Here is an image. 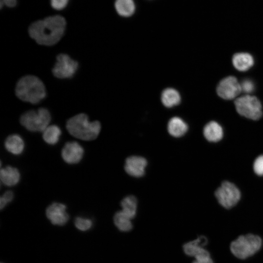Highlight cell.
Returning a JSON list of instances; mask_svg holds the SVG:
<instances>
[{"mask_svg": "<svg viewBox=\"0 0 263 263\" xmlns=\"http://www.w3.org/2000/svg\"><path fill=\"white\" fill-rule=\"evenodd\" d=\"M215 194L219 203L226 208H229L235 206L241 196L238 188L228 181L223 182L216 190Z\"/></svg>", "mask_w": 263, "mask_h": 263, "instance_id": "cell-8", "label": "cell"}, {"mask_svg": "<svg viewBox=\"0 0 263 263\" xmlns=\"http://www.w3.org/2000/svg\"><path fill=\"white\" fill-rule=\"evenodd\" d=\"M147 164V161L145 158L139 156H132L126 159L125 169L131 176L140 177L144 175Z\"/></svg>", "mask_w": 263, "mask_h": 263, "instance_id": "cell-13", "label": "cell"}, {"mask_svg": "<svg viewBox=\"0 0 263 263\" xmlns=\"http://www.w3.org/2000/svg\"><path fill=\"white\" fill-rule=\"evenodd\" d=\"M205 138L209 141L217 142L223 137L221 126L215 121H210L205 126L203 131Z\"/></svg>", "mask_w": 263, "mask_h": 263, "instance_id": "cell-18", "label": "cell"}, {"mask_svg": "<svg viewBox=\"0 0 263 263\" xmlns=\"http://www.w3.org/2000/svg\"><path fill=\"white\" fill-rule=\"evenodd\" d=\"M14 198V193L11 190H8L5 192L0 197V208L1 209L5 207L11 202Z\"/></svg>", "mask_w": 263, "mask_h": 263, "instance_id": "cell-25", "label": "cell"}, {"mask_svg": "<svg viewBox=\"0 0 263 263\" xmlns=\"http://www.w3.org/2000/svg\"><path fill=\"white\" fill-rule=\"evenodd\" d=\"M51 115L49 111L41 107L24 112L20 117L21 125L32 132H43L49 125Z\"/></svg>", "mask_w": 263, "mask_h": 263, "instance_id": "cell-4", "label": "cell"}, {"mask_svg": "<svg viewBox=\"0 0 263 263\" xmlns=\"http://www.w3.org/2000/svg\"><path fill=\"white\" fill-rule=\"evenodd\" d=\"M242 91L240 83L237 78L229 76L223 79L217 87L218 95L225 99H232Z\"/></svg>", "mask_w": 263, "mask_h": 263, "instance_id": "cell-10", "label": "cell"}, {"mask_svg": "<svg viewBox=\"0 0 263 263\" xmlns=\"http://www.w3.org/2000/svg\"><path fill=\"white\" fill-rule=\"evenodd\" d=\"M78 63L68 55L60 53L56 57V62L52 68L54 76L59 79L73 77L77 71Z\"/></svg>", "mask_w": 263, "mask_h": 263, "instance_id": "cell-7", "label": "cell"}, {"mask_svg": "<svg viewBox=\"0 0 263 263\" xmlns=\"http://www.w3.org/2000/svg\"><path fill=\"white\" fill-rule=\"evenodd\" d=\"M16 96L22 101L37 104L46 96V87L38 77L26 75L17 82L15 88Z\"/></svg>", "mask_w": 263, "mask_h": 263, "instance_id": "cell-2", "label": "cell"}, {"mask_svg": "<svg viewBox=\"0 0 263 263\" xmlns=\"http://www.w3.org/2000/svg\"><path fill=\"white\" fill-rule=\"evenodd\" d=\"M131 219L121 210L115 213L113 216V222L117 228L121 232L130 231L133 227Z\"/></svg>", "mask_w": 263, "mask_h": 263, "instance_id": "cell-22", "label": "cell"}, {"mask_svg": "<svg viewBox=\"0 0 263 263\" xmlns=\"http://www.w3.org/2000/svg\"><path fill=\"white\" fill-rule=\"evenodd\" d=\"M75 225L77 229L84 231L91 228L93 223L89 219L77 217L75 219Z\"/></svg>", "mask_w": 263, "mask_h": 263, "instance_id": "cell-24", "label": "cell"}, {"mask_svg": "<svg viewBox=\"0 0 263 263\" xmlns=\"http://www.w3.org/2000/svg\"><path fill=\"white\" fill-rule=\"evenodd\" d=\"M161 102L166 107L171 108L178 105L181 101L179 92L174 88L165 89L161 94Z\"/></svg>", "mask_w": 263, "mask_h": 263, "instance_id": "cell-19", "label": "cell"}, {"mask_svg": "<svg viewBox=\"0 0 263 263\" xmlns=\"http://www.w3.org/2000/svg\"><path fill=\"white\" fill-rule=\"evenodd\" d=\"M234 67L240 71H245L254 64V59L251 55L247 53L235 54L232 57Z\"/></svg>", "mask_w": 263, "mask_h": 263, "instance_id": "cell-17", "label": "cell"}, {"mask_svg": "<svg viewBox=\"0 0 263 263\" xmlns=\"http://www.w3.org/2000/svg\"><path fill=\"white\" fill-rule=\"evenodd\" d=\"M19 170L11 166H7L0 169V178L1 182L8 187L16 185L20 180Z\"/></svg>", "mask_w": 263, "mask_h": 263, "instance_id": "cell-15", "label": "cell"}, {"mask_svg": "<svg viewBox=\"0 0 263 263\" xmlns=\"http://www.w3.org/2000/svg\"><path fill=\"white\" fill-rule=\"evenodd\" d=\"M66 206L62 203L54 202L49 205L46 210L47 218L55 225H63L69 220Z\"/></svg>", "mask_w": 263, "mask_h": 263, "instance_id": "cell-11", "label": "cell"}, {"mask_svg": "<svg viewBox=\"0 0 263 263\" xmlns=\"http://www.w3.org/2000/svg\"><path fill=\"white\" fill-rule=\"evenodd\" d=\"M42 132L44 141L50 145L57 144L61 135L60 128L56 125H49Z\"/></svg>", "mask_w": 263, "mask_h": 263, "instance_id": "cell-20", "label": "cell"}, {"mask_svg": "<svg viewBox=\"0 0 263 263\" xmlns=\"http://www.w3.org/2000/svg\"><path fill=\"white\" fill-rule=\"evenodd\" d=\"M188 130L187 124L179 117H172L168 122V132L174 137H180L183 136Z\"/></svg>", "mask_w": 263, "mask_h": 263, "instance_id": "cell-16", "label": "cell"}, {"mask_svg": "<svg viewBox=\"0 0 263 263\" xmlns=\"http://www.w3.org/2000/svg\"><path fill=\"white\" fill-rule=\"evenodd\" d=\"M192 263H213L212 259L205 261H197L194 260Z\"/></svg>", "mask_w": 263, "mask_h": 263, "instance_id": "cell-30", "label": "cell"}, {"mask_svg": "<svg viewBox=\"0 0 263 263\" xmlns=\"http://www.w3.org/2000/svg\"><path fill=\"white\" fill-rule=\"evenodd\" d=\"M4 147L10 153L19 155L23 152L25 144L23 139L19 135L13 134L6 138L4 142Z\"/></svg>", "mask_w": 263, "mask_h": 263, "instance_id": "cell-14", "label": "cell"}, {"mask_svg": "<svg viewBox=\"0 0 263 263\" xmlns=\"http://www.w3.org/2000/svg\"><path fill=\"white\" fill-rule=\"evenodd\" d=\"M66 126L71 135L84 141H91L96 138L101 128L99 121H90L88 116L83 113L77 114L69 118Z\"/></svg>", "mask_w": 263, "mask_h": 263, "instance_id": "cell-3", "label": "cell"}, {"mask_svg": "<svg viewBox=\"0 0 263 263\" xmlns=\"http://www.w3.org/2000/svg\"><path fill=\"white\" fill-rule=\"evenodd\" d=\"M52 7L57 10L64 9L67 5L69 0H50Z\"/></svg>", "mask_w": 263, "mask_h": 263, "instance_id": "cell-28", "label": "cell"}, {"mask_svg": "<svg viewBox=\"0 0 263 263\" xmlns=\"http://www.w3.org/2000/svg\"><path fill=\"white\" fill-rule=\"evenodd\" d=\"M253 169L259 175H263V155L258 156L254 161Z\"/></svg>", "mask_w": 263, "mask_h": 263, "instance_id": "cell-26", "label": "cell"}, {"mask_svg": "<svg viewBox=\"0 0 263 263\" xmlns=\"http://www.w3.org/2000/svg\"><path fill=\"white\" fill-rule=\"evenodd\" d=\"M262 245V240L252 234L241 235L230 244V250L236 257L246 259L257 252Z\"/></svg>", "mask_w": 263, "mask_h": 263, "instance_id": "cell-5", "label": "cell"}, {"mask_svg": "<svg viewBox=\"0 0 263 263\" xmlns=\"http://www.w3.org/2000/svg\"><path fill=\"white\" fill-rule=\"evenodd\" d=\"M235 105L237 112L246 118L257 120L262 115L261 104L255 96H241L235 100Z\"/></svg>", "mask_w": 263, "mask_h": 263, "instance_id": "cell-6", "label": "cell"}, {"mask_svg": "<svg viewBox=\"0 0 263 263\" xmlns=\"http://www.w3.org/2000/svg\"><path fill=\"white\" fill-rule=\"evenodd\" d=\"M240 84L242 91L244 93H251L254 91L255 87L253 82L249 79L244 80Z\"/></svg>", "mask_w": 263, "mask_h": 263, "instance_id": "cell-27", "label": "cell"}, {"mask_svg": "<svg viewBox=\"0 0 263 263\" xmlns=\"http://www.w3.org/2000/svg\"><path fill=\"white\" fill-rule=\"evenodd\" d=\"M137 201L132 195L125 197L121 202V211L131 219L136 215Z\"/></svg>", "mask_w": 263, "mask_h": 263, "instance_id": "cell-23", "label": "cell"}, {"mask_svg": "<svg viewBox=\"0 0 263 263\" xmlns=\"http://www.w3.org/2000/svg\"><path fill=\"white\" fill-rule=\"evenodd\" d=\"M17 2V0H0V8H1L4 5L9 7H13L16 5Z\"/></svg>", "mask_w": 263, "mask_h": 263, "instance_id": "cell-29", "label": "cell"}, {"mask_svg": "<svg viewBox=\"0 0 263 263\" xmlns=\"http://www.w3.org/2000/svg\"><path fill=\"white\" fill-rule=\"evenodd\" d=\"M66 27V21L63 17L50 16L32 23L29 27L28 33L38 44L51 46L61 39Z\"/></svg>", "mask_w": 263, "mask_h": 263, "instance_id": "cell-1", "label": "cell"}, {"mask_svg": "<svg viewBox=\"0 0 263 263\" xmlns=\"http://www.w3.org/2000/svg\"><path fill=\"white\" fill-rule=\"evenodd\" d=\"M207 243L205 236H200L196 239L188 242L183 245L184 253L193 257L196 261H203L211 258L209 252L203 246Z\"/></svg>", "mask_w": 263, "mask_h": 263, "instance_id": "cell-9", "label": "cell"}, {"mask_svg": "<svg viewBox=\"0 0 263 263\" xmlns=\"http://www.w3.org/2000/svg\"><path fill=\"white\" fill-rule=\"evenodd\" d=\"M114 6L117 13L124 17L131 16L135 10V5L133 0H116Z\"/></svg>", "mask_w": 263, "mask_h": 263, "instance_id": "cell-21", "label": "cell"}, {"mask_svg": "<svg viewBox=\"0 0 263 263\" xmlns=\"http://www.w3.org/2000/svg\"><path fill=\"white\" fill-rule=\"evenodd\" d=\"M84 150L83 147L77 142H68L61 150L63 160L69 164L79 163L83 158Z\"/></svg>", "mask_w": 263, "mask_h": 263, "instance_id": "cell-12", "label": "cell"}]
</instances>
